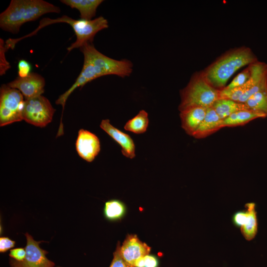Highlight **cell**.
<instances>
[{"mask_svg": "<svg viewBox=\"0 0 267 267\" xmlns=\"http://www.w3.org/2000/svg\"><path fill=\"white\" fill-rule=\"evenodd\" d=\"M75 146L79 156L88 162H92L100 151L98 137L83 129L78 132Z\"/></svg>", "mask_w": 267, "mask_h": 267, "instance_id": "11", "label": "cell"}, {"mask_svg": "<svg viewBox=\"0 0 267 267\" xmlns=\"http://www.w3.org/2000/svg\"><path fill=\"white\" fill-rule=\"evenodd\" d=\"M245 208L248 212V216L244 225L240 228L243 237L247 240L251 241L255 238L258 232L256 204L254 202L247 203L245 205Z\"/></svg>", "mask_w": 267, "mask_h": 267, "instance_id": "18", "label": "cell"}, {"mask_svg": "<svg viewBox=\"0 0 267 267\" xmlns=\"http://www.w3.org/2000/svg\"><path fill=\"white\" fill-rule=\"evenodd\" d=\"M11 258L17 261H22L26 256V250L23 248H16L10 250L9 254Z\"/></svg>", "mask_w": 267, "mask_h": 267, "instance_id": "28", "label": "cell"}, {"mask_svg": "<svg viewBox=\"0 0 267 267\" xmlns=\"http://www.w3.org/2000/svg\"><path fill=\"white\" fill-rule=\"evenodd\" d=\"M60 9L43 0H11L0 14V27L15 34L25 23L35 21L48 13H59Z\"/></svg>", "mask_w": 267, "mask_h": 267, "instance_id": "3", "label": "cell"}, {"mask_svg": "<svg viewBox=\"0 0 267 267\" xmlns=\"http://www.w3.org/2000/svg\"><path fill=\"white\" fill-rule=\"evenodd\" d=\"M180 95L179 111L194 106L207 108L221 98L220 90L207 81L202 71L192 75L186 86L180 90Z\"/></svg>", "mask_w": 267, "mask_h": 267, "instance_id": "4", "label": "cell"}, {"mask_svg": "<svg viewBox=\"0 0 267 267\" xmlns=\"http://www.w3.org/2000/svg\"><path fill=\"white\" fill-rule=\"evenodd\" d=\"M100 127L120 146L125 157L131 159L135 157V144L129 134L113 126L108 119L102 120Z\"/></svg>", "mask_w": 267, "mask_h": 267, "instance_id": "13", "label": "cell"}, {"mask_svg": "<svg viewBox=\"0 0 267 267\" xmlns=\"http://www.w3.org/2000/svg\"><path fill=\"white\" fill-rule=\"evenodd\" d=\"M80 49L84 57L81 72L72 86L55 101L62 107V117L66 101L76 88L104 76L113 75L125 78L130 76L133 72V64L131 61L109 57L96 49L91 43L85 44Z\"/></svg>", "mask_w": 267, "mask_h": 267, "instance_id": "1", "label": "cell"}, {"mask_svg": "<svg viewBox=\"0 0 267 267\" xmlns=\"http://www.w3.org/2000/svg\"><path fill=\"white\" fill-rule=\"evenodd\" d=\"M250 67L251 74L245 84L232 89L220 90L221 98L245 103L254 93L267 88V64L258 61Z\"/></svg>", "mask_w": 267, "mask_h": 267, "instance_id": "6", "label": "cell"}, {"mask_svg": "<svg viewBox=\"0 0 267 267\" xmlns=\"http://www.w3.org/2000/svg\"><path fill=\"white\" fill-rule=\"evenodd\" d=\"M125 211L124 204L119 200H110L105 204L104 214L106 218L109 220H116L121 218Z\"/></svg>", "mask_w": 267, "mask_h": 267, "instance_id": "22", "label": "cell"}, {"mask_svg": "<svg viewBox=\"0 0 267 267\" xmlns=\"http://www.w3.org/2000/svg\"><path fill=\"white\" fill-rule=\"evenodd\" d=\"M251 74L250 64L239 73L232 81L223 89H230L243 85L248 80Z\"/></svg>", "mask_w": 267, "mask_h": 267, "instance_id": "23", "label": "cell"}, {"mask_svg": "<svg viewBox=\"0 0 267 267\" xmlns=\"http://www.w3.org/2000/svg\"><path fill=\"white\" fill-rule=\"evenodd\" d=\"M120 244H118L113 253V259L109 267H133L126 262L121 256L119 251Z\"/></svg>", "mask_w": 267, "mask_h": 267, "instance_id": "26", "label": "cell"}, {"mask_svg": "<svg viewBox=\"0 0 267 267\" xmlns=\"http://www.w3.org/2000/svg\"><path fill=\"white\" fill-rule=\"evenodd\" d=\"M266 118L265 115L252 110L245 109L236 112L222 120V127H234L243 126L258 118Z\"/></svg>", "mask_w": 267, "mask_h": 267, "instance_id": "17", "label": "cell"}, {"mask_svg": "<svg viewBox=\"0 0 267 267\" xmlns=\"http://www.w3.org/2000/svg\"><path fill=\"white\" fill-rule=\"evenodd\" d=\"M148 125V114L144 110H141L134 117L127 122L124 128L126 131L135 134H142L146 131Z\"/></svg>", "mask_w": 267, "mask_h": 267, "instance_id": "20", "label": "cell"}, {"mask_svg": "<svg viewBox=\"0 0 267 267\" xmlns=\"http://www.w3.org/2000/svg\"><path fill=\"white\" fill-rule=\"evenodd\" d=\"M55 111L48 99L40 95L25 100L23 120L36 127H44L51 122Z\"/></svg>", "mask_w": 267, "mask_h": 267, "instance_id": "8", "label": "cell"}, {"mask_svg": "<svg viewBox=\"0 0 267 267\" xmlns=\"http://www.w3.org/2000/svg\"><path fill=\"white\" fill-rule=\"evenodd\" d=\"M248 216L247 210H240L235 212L232 216V221L234 225L237 227H241L245 223Z\"/></svg>", "mask_w": 267, "mask_h": 267, "instance_id": "25", "label": "cell"}, {"mask_svg": "<svg viewBox=\"0 0 267 267\" xmlns=\"http://www.w3.org/2000/svg\"><path fill=\"white\" fill-rule=\"evenodd\" d=\"M150 250L149 246L133 234L128 235L122 245L119 246L121 256L126 262L133 267H134L138 259L149 255Z\"/></svg>", "mask_w": 267, "mask_h": 267, "instance_id": "12", "label": "cell"}, {"mask_svg": "<svg viewBox=\"0 0 267 267\" xmlns=\"http://www.w3.org/2000/svg\"><path fill=\"white\" fill-rule=\"evenodd\" d=\"M144 267H157L158 260L157 258L153 256L147 255L143 257Z\"/></svg>", "mask_w": 267, "mask_h": 267, "instance_id": "30", "label": "cell"}, {"mask_svg": "<svg viewBox=\"0 0 267 267\" xmlns=\"http://www.w3.org/2000/svg\"><path fill=\"white\" fill-rule=\"evenodd\" d=\"M14 241L11 240L7 237L0 238V252L4 253L12 248L15 246Z\"/></svg>", "mask_w": 267, "mask_h": 267, "instance_id": "29", "label": "cell"}, {"mask_svg": "<svg viewBox=\"0 0 267 267\" xmlns=\"http://www.w3.org/2000/svg\"></svg>", "mask_w": 267, "mask_h": 267, "instance_id": "31", "label": "cell"}, {"mask_svg": "<svg viewBox=\"0 0 267 267\" xmlns=\"http://www.w3.org/2000/svg\"><path fill=\"white\" fill-rule=\"evenodd\" d=\"M7 50L4 41L2 39H0V75H3L6 72V71L10 68V66L9 63L6 61L5 52Z\"/></svg>", "mask_w": 267, "mask_h": 267, "instance_id": "24", "label": "cell"}, {"mask_svg": "<svg viewBox=\"0 0 267 267\" xmlns=\"http://www.w3.org/2000/svg\"><path fill=\"white\" fill-rule=\"evenodd\" d=\"M223 128L222 120L212 106L207 108L206 116L197 129L193 134L195 138L206 137Z\"/></svg>", "mask_w": 267, "mask_h": 267, "instance_id": "15", "label": "cell"}, {"mask_svg": "<svg viewBox=\"0 0 267 267\" xmlns=\"http://www.w3.org/2000/svg\"><path fill=\"white\" fill-rule=\"evenodd\" d=\"M18 77L24 78L28 76L31 73V66L25 60H20L18 63Z\"/></svg>", "mask_w": 267, "mask_h": 267, "instance_id": "27", "label": "cell"}, {"mask_svg": "<svg viewBox=\"0 0 267 267\" xmlns=\"http://www.w3.org/2000/svg\"><path fill=\"white\" fill-rule=\"evenodd\" d=\"M25 236L27 240L25 258L21 262L11 258L10 267H53L54 263L46 257L47 252L39 246L41 241H35L28 233H25Z\"/></svg>", "mask_w": 267, "mask_h": 267, "instance_id": "9", "label": "cell"}, {"mask_svg": "<svg viewBox=\"0 0 267 267\" xmlns=\"http://www.w3.org/2000/svg\"><path fill=\"white\" fill-rule=\"evenodd\" d=\"M60 1L72 8L78 10L81 19L91 20L95 16L97 7L102 0H61Z\"/></svg>", "mask_w": 267, "mask_h": 267, "instance_id": "16", "label": "cell"}, {"mask_svg": "<svg viewBox=\"0 0 267 267\" xmlns=\"http://www.w3.org/2000/svg\"><path fill=\"white\" fill-rule=\"evenodd\" d=\"M7 85L19 90L27 100L42 95L44 90L45 80L41 75L31 73L26 77H17Z\"/></svg>", "mask_w": 267, "mask_h": 267, "instance_id": "10", "label": "cell"}, {"mask_svg": "<svg viewBox=\"0 0 267 267\" xmlns=\"http://www.w3.org/2000/svg\"><path fill=\"white\" fill-rule=\"evenodd\" d=\"M258 61L252 49L243 46L227 50L202 72L207 81L214 88L221 90L238 69Z\"/></svg>", "mask_w": 267, "mask_h": 267, "instance_id": "2", "label": "cell"}, {"mask_svg": "<svg viewBox=\"0 0 267 267\" xmlns=\"http://www.w3.org/2000/svg\"><path fill=\"white\" fill-rule=\"evenodd\" d=\"M245 103L249 109L261 113L267 117V88L254 93Z\"/></svg>", "mask_w": 267, "mask_h": 267, "instance_id": "21", "label": "cell"}, {"mask_svg": "<svg viewBox=\"0 0 267 267\" xmlns=\"http://www.w3.org/2000/svg\"><path fill=\"white\" fill-rule=\"evenodd\" d=\"M66 23L73 28L76 36V40L68 48V51L74 48H80L87 43H91L95 35L100 31L108 27V22L106 19L102 16L87 20L84 19L75 20L67 16L63 15L56 19L44 18L40 21L38 28L32 33L35 34L44 27L55 23Z\"/></svg>", "mask_w": 267, "mask_h": 267, "instance_id": "5", "label": "cell"}, {"mask_svg": "<svg viewBox=\"0 0 267 267\" xmlns=\"http://www.w3.org/2000/svg\"><path fill=\"white\" fill-rule=\"evenodd\" d=\"M207 108L194 106L180 111L181 127L186 134L192 136L204 120Z\"/></svg>", "mask_w": 267, "mask_h": 267, "instance_id": "14", "label": "cell"}, {"mask_svg": "<svg viewBox=\"0 0 267 267\" xmlns=\"http://www.w3.org/2000/svg\"><path fill=\"white\" fill-rule=\"evenodd\" d=\"M212 107L222 120L236 112L249 109L245 103L226 98H220L214 103Z\"/></svg>", "mask_w": 267, "mask_h": 267, "instance_id": "19", "label": "cell"}, {"mask_svg": "<svg viewBox=\"0 0 267 267\" xmlns=\"http://www.w3.org/2000/svg\"><path fill=\"white\" fill-rule=\"evenodd\" d=\"M23 95L15 89L3 85L0 89V126L23 120Z\"/></svg>", "mask_w": 267, "mask_h": 267, "instance_id": "7", "label": "cell"}]
</instances>
